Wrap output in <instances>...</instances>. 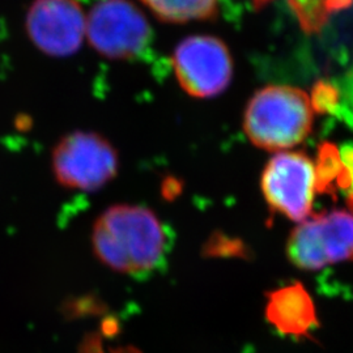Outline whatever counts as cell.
Wrapping results in <instances>:
<instances>
[{"label":"cell","mask_w":353,"mask_h":353,"mask_svg":"<svg viewBox=\"0 0 353 353\" xmlns=\"http://www.w3.org/2000/svg\"><path fill=\"white\" fill-rule=\"evenodd\" d=\"M174 236L152 210L118 204L103 211L92 232L97 258L119 274L143 280L164 271Z\"/></svg>","instance_id":"1"},{"label":"cell","mask_w":353,"mask_h":353,"mask_svg":"<svg viewBox=\"0 0 353 353\" xmlns=\"http://www.w3.org/2000/svg\"><path fill=\"white\" fill-rule=\"evenodd\" d=\"M313 121L314 108L306 92L290 85H267L248 103L243 130L254 145L284 151L307 138Z\"/></svg>","instance_id":"2"},{"label":"cell","mask_w":353,"mask_h":353,"mask_svg":"<svg viewBox=\"0 0 353 353\" xmlns=\"http://www.w3.org/2000/svg\"><path fill=\"white\" fill-rule=\"evenodd\" d=\"M87 34L102 55L118 61L150 57L153 32L145 16L128 0H101L89 12Z\"/></svg>","instance_id":"3"},{"label":"cell","mask_w":353,"mask_h":353,"mask_svg":"<svg viewBox=\"0 0 353 353\" xmlns=\"http://www.w3.org/2000/svg\"><path fill=\"white\" fill-rule=\"evenodd\" d=\"M287 255L293 265L306 271L352 259V212L335 210L299 223L287 242Z\"/></svg>","instance_id":"4"},{"label":"cell","mask_w":353,"mask_h":353,"mask_svg":"<svg viewBox=\"0 0 353 353\" xmlns=\"http://www.w3.org/2000/svg\"><path fill=\"white\" fill-rule=\"evenodd\" d=\"M51 165L64 188L96 191L117 176L118 153L101 135L76 131L58 141Z\"/></svg>","instance_id":"5"},{"label":"cell","mask_w":353,"mask_h":353,"mask_svg":"<svg viewBox=\"0 0 353 353\" xmlns=\"http://www.w3.org/2000/svg\"><path fill=\"white\" fill-rule=\"evenodd\" d=\"M316 164L301 152H279L265 164L261 188L267 204L292 221L310 217L316 196Z\"/></svg>","instance_id":"6"},{"label":"cell","mask_w":353,"mask_h":353,"mask_svg":"<svg viewBox=\"0 0 353 353\" xmlns=\"http://www.w3.org/2000/svg\"><path fill=\"white\" fill-rule=\"evenodd\" d=\"M172 65L179 85L192 97L210 99L228 88L233 61L227 45L214 36H191L178 43Z\"/></svg>","instance_id":"7"},{"label":"cell","mask_w":353,"mask_h":353,"mask_svg":"<svg viewBox=\"0 0 353 353\" xmlns=\"http://www.w3.org/2000/svg\"><path fill=\"white\" fill-rule=\"evenodd\" d=\"M26 28L37 49L65 57L81 46L87 21L75 0H34L26 13Z\"/></svg>","instance_id":"8"},{"label":"cell","mask_w":353,"mask_h":353,"mask_svg":"<svg viewBox=\"0 0 353 353\" xmlns=\"http://www.w3.org/2000/svg\"><path fill=\"white\" fill-rule=\"evenodd\" d=\"M265 318L283 335L305 336L316 326V305L300 283H293L267 294Z\"/></svg>","instance_id":"9"},{"label":"cell","mask_w":353,"mask_h":353,"mask_svg":"<svg viewBox=\"0 0 353 353\" xmlns=\"http://www.w3.org/2000/svg\"><path fill=\"white\" fill-rule=\"evenodd\" d=\"M152 12L169 23L212 19L219 12V0H141Z\"/></svg>","instance_id":"10"},{"label":"cell","mask_w":353,"mask_h":353,"mask_svg":"<svg viewBox=\"0 0 353 353\" xmlns=\"http://www.w3.org/2000/svg\"><path fill=\"white\" fill-rule=\"evenodd\" d=\"M252 4L256 7V8H261L262 6H265L267 4L268 1H271V0H252Z\"/></svg>","instance_id":"11"},{"label":"cell","mask_w":353,"mask_h":353,"mask_svg":"<svg viewBox=\"0 0 353 353\" xmlns=\"http://www.w3.org/2000/svg\"><path fill=\"white\" fill-rule=\"evenodd\" d=\"M351 203H352V204H353V194H352V196H351Z\"/></svg>","instance_id":"12"}]
</instances>
